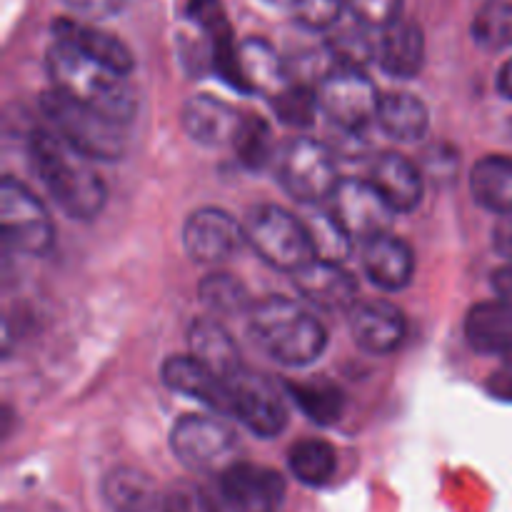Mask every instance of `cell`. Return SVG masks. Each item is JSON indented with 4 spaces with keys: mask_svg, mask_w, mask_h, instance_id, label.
I'll return each instance as SVG.
<instances>
[{
    "mask_svg": "<svg viewBox=\"0 0 512 512\" xmlns=\"http://www.w3.org/2000/svg\"><path fill=\"white\" fill-rule=\"evenodd\" d=\"M28 158L45 193L70 220L88 223L98 218L108 200V188L93 168V160L70 148L50 128H40L30 135Z\"/></svg>",
    "mask_w": 512,
    "mask_h": 512,
    "instance_id": "1",
    "label": "cell"
},
{
    "mask_svg": "<svg viewBox=\"0 0 512 512\" xmlns=\"http://www.w3.org/2000/svg\"><path fill=\"white\" fill-rule=\"evenodd\" d=\"M45 68L53 80V90L68 95L75 103L98 110L123 125L135 118L138 98L133 85L128 83V75L95 63L93 58L60 40H55L45 53Z\"/></svg>",
    "mask_w": 512,
    "mask_h": 512,
    "instance_id": "2",
    "label": "cell"
},
{
    "mask_svg": "<svg viewBox=\"0 0 512 512\" xmlns=\"http://www.w3.org/2000/svg\"><path fill=\"white\" fill-rule=\"evenodd\" d=\"M248 328L255 345L285 368H308L328 348L323 320L290 298L260 300L250 308Z\"/></svg>",
    "mask_w": 512,
    "mask_h": 512,
    "instance_id": "3",
    "label": "cell"
},
{
    "mask_svg": "<svg viewBox=\"0 0 512 512\" xmlns=\"http://www.w3.org/2000/svg\"><path fill=\"white\" fill-rule=\"evenodd\" d=\"M40 110L50 123V130L93 163H115L128 150L123 123L75 103L58 90H50L40 98Z\"/></svg>",
    "mask_w": 512,
    "mask_h": 512,
    "instance_id": "4",
    "label": "cell"
},
{
    "mask_svg": "<svg viewBox=\"0 0 512 512\" xmlns=\"http://www.w3.org/2000/svg\"><path fill=\"white\" fill-rule=\"evenodd\" d=\"M275 173L285 193L303 205L330 200L343 183L333 150L313 138H290L280 145L275 155Z\"/></svg>",
    "mask_w": 512,
    "mask_h": 512,
    "instance_id": "5",
    "label": "cell"
},
{
    "mask_svg": "<svg viewBox=\"0 0 512 512\" xmlns=\"http://www.w3.org/2000/svg\"><path fill=\"white\" fill-rule=\"evenodd\" d=\"M243 230L245 243H250L270 268L295 275L315 260L303 220L278 205H258L250 210Z\"/></svg>",
    "mask_w": 512,
    "mask_h": 512,
    "instance_id": "6",
    "label": "cell"
},
{
    "mask_svg": "<svg viewBox=\"0 0 512 512\" xmlns=\"http://www.w3.org/2000/svg\"><path fill=\"white\" fill-rule=\"evenodd\" d=\"M170 448L178 463L200 475H215L238 463L240 440L233 425L213 415H185L173 425Z\"/></svg>",
    "mask_w": 512,
    "mask_h": 512,
    "instance_id": "7",
    "label": "cell"
},
{
    "mask_svg": "<svg viewBox=\"0 0 512 512\" xmlns=\"http://www.w3.org/2000/svg\"><path fill=\"white\" fill-rule=\"evenodd\" d=\"M315 90L320 113L345 133H360L378 118V88L363 70L330 68Z\"/></svg>",
    "mask_w": 512,
    "mask_h": 512,
    "instance_id": "8",
    "label": "cell"
},
{
    "mask_svg": "<svg viewBox=\"0 0 512 512\" xmlns=\"http://www.w3.org/2000/svg\"><path fill=\"white\" fill-rule=\"evenodd\" d=\"M210 512H278L285 483L275 470L255 463H235L205 490Z\"/></svg>",
    "mask_w": 512,
    "mask_h": 512,
    "instance_id": "9",
    "label": "cell"
},
{
    "mask_svg": "<svg viewBox=\"0 0 512 512\" xmlns=\"http://www.w3.org/2000/svg\"><path fill=\"white\" fill-rule=\"evenodd\" d=\"M0 230L5 245L18 253L40 258L53 248L55 228L48 210L15 178H3L0 185Z\"/></svg>",
    "mask_w": 512,
    "mask_h": 512,
    "instance_id": "10",
    "label": "cell"
},
{
    "mask_svg": "<svg viewBox=\"0 0 512 512\" xmlns=\"http://www.w3.org/2000/svg\"><path fill=\"white\" fill-rule=\"evenodd\" d=\"M230 415L258 438H275L288 425V408L280 390L265 375L243 368L228 380Z\"/></svg>",
    "mask_w": 512,
    "mask_h": 512,
    "instance_id": "11",
    "label": "cell"
},
{
    "mask_svg": "<svg viewBox=\"0 0 512 512\" xmlns=\"http://www.w3.org/2000/svg\"><path fill=\"white\" fill-rule=\"evenodd\" d=\"M330 213L350 238L363 243L388 235L395 215L368 180H343L330 198Z\"/></svg>",
    "mask_w": 512,
    "mask_h": 512,
    "instance_id": "12",
    "label": "cell"
},
{
    "mask_svg": "<svg viewBox=\"0 0 512 512\" xmlns=\"http://www.w3.org/2000/svg\"><path fill=\"white\" fill-rule=\"evenodd\" d=\"M245 243V230L238 220L220 208H200L185 220L183 248L193 263L218 265L233 258Z\"/></svg>",
    "mask_w": 512,
    "mask_h": 512,
    "instance_id": "13",
    "label": "cell"
},
{
    "mask_svg": "<svg viewBox=\"0 0 512 512\" xmlns=\"http://www.w3.org/2000/svg\"><path fill=\"white\" fill-rule=\"evenodd\" d=\"M245 115H240L225 100L215 95H193L180 110V125L193 143L203 148H225L233 145Z\"/></svg>",
    "mask_w": 512,
    "mask_h": 512,
    "instance_id": "14",
    "label": "cell"
},
{
    "mask_svg": "<svg viewBox=\"0 0 512 512\" xmlns=\"http://www.w3.org/2000/svg\"><path fill=\"white\" fill-rule=\"evenodd\" d=\"M350 333L365 353L390 355L405 340V315L388 300H365L350 313Z\"/></svg>",
    "mask_w": 512,
    "mask_h": 512,
    "instance_id": "15",
    "label": "cell"
},
{
    "mask_svg": "<svg viewBox=\"0 0 512 512\" xmlns=\"http://www.w3.org/2000/svg\"><path fill=\"white\" fill-rule=\"evenodd\" d=\"M160 380L173 393L198 400V403L208 405L210 410L220 415H230L228 380L210 373L205 365H200L190 355H170L163 368H160Z\"/></svg>",
    "mask_w": 512,
    "mask_h": 512,
    "instance_id": "16",
    "label": "cell"
},
{
    "mask_svg": "<svg viewBox=\"0 0 512 512\" xmlns=\"http://www.w3.org/2000/svg\"><path fill=\"white\" fill-rule=\"evenodd\" d=\"M293 285L315 308L353 310L358 305V280L340 265L313 260L293 275Z\"/></svg>",
    "mask_w": 512,
    "mask_h": 512,
    "instance_id": "17",
    "label": "cell"
},
{
    "mask_svg": "<svg viewBox=\"0 0 512 512\" xmlns=\"http://www.w3.org/2000/svg\"><path fill=\"white\" fill-rule=\"evenodd\" d=\"M368 183L378 190L395 215L413 213L423 203V175L413 160L400 153H383L375 158Z\"/></svg>",
    "mask_w": 512,
    "mask_h": 512,
    "instance_id": "18",
    "label": "cell"
},
{
    "mask_svg": "<svg viewBox=\"0 0 512 512\" xmlns=\"http://www.w3.org/2000/svg\"><path fill=\"white\" fill-rule=\"evenodd\" d=\"M53 35L60 43L73 45L83 55L93 58L95 63L115 70L120 75H128L135 68V58L128 45L118 40L115 35L95 28V25L80 23L73 18H60L53 23Z\"/></svg>",
    "mask_w": 512,
    "mask_h": 512,
    "instance_id": "19",
    "label": "cell"
},
{
    "mask_svg": "<svg viewBox=\"0 0 512 512\" xmlns=\"http://www.w3.org/2000/svg\"><path fill=\"white\" fill-rule=\"evenodd\" d=\"M363 270L373 285L388 293L408 288L415 275V253L403 238L380 235L365 243Z\"/></svg>",
    "mask_w": 512,
    "mask_h": 512,
    "instance_id": "20",
    "label": "cell"
},
{
    "mask_svg": "<svg viewBox=\"0 0 512 512\" xmlns=\"http://www.w3.org/2000/svg\"><path fill=\"white\" fill-rule=\"evenodd\" d=\"M465 340L480 355L512 360V303L495 298L470 308L465 318Z\"/></svg>",
    "mask_w": 512,
    "mask_h": 512,
    "instance_id": "21",
    "label": "cell"
},
{
    "mask_svg": "<svg viewBox=\"0 0 512 512\" xmlns=\"http://www.w3.org/2000/svg\"><path fill=\"white\" fill-rule=\"evenodd\" d=\"M238 75L243 93H260L268 100L290 83L283 60L263 38H245L238 43Z\"/></svg>",
    "mask_w": 512,
    "mask_h": 512,
    "instance_id": "22",
    "label": "cell"
},
{
    "mask_svg": "<svg viewBox=\"0 0 512 512\" xmlns=\"http://www.w3.org/2000/svg\"><path fill=\"white\" fill-rule=\"evenodd\" d=\"M380 68L390 78L410 80L423 70L425 65V35L415 20H403L383 30L378 40Z\"/></svg>",
    "mask_w": 512,
    "mask_h": 512,
    "instance_id": "23",
    "label": "cell"
},
{
    "mask_svg": "<svg viewBox=\"0 0 512 512\" xmlns=\"http://www.w3.org/2000/svg\"><path fill=\"white\" fill-rule=\"evenodd\" d=\"M103 498L113 512H168V493L138 468H115L105 475Z\"/></svg>",
    "mask_w": 512,
    "mask_h": 512,
    "instance_id": "24",
    "label": "cell"
},
{
    "mask_svg": "<svg viewBox=\"0 0 512 512\" xmlns=\"http://www.w3.org/2000/svg\"><path fill=\"white\" fill-rule=\"evenodd\" d=\"M188 345L190 358L198 360L200 365H205V368H208L210 373L218 375V378L230 380L243 370L238 345H235L233 335H230L218 320H195V323L190 325Z\"/></svg>",
    "mask_w": 512,
    "mask_h": 512,
    "instance_id": "25",
    "label": "cell"
},
{
    "mask_svg": "<svg viewBox=\"0 0 512 512\" xmlns=\"http://www.w3.org/2000/svg\"><path fill=\"white\" fill-rule=\"evenodd\" d=\"M470 193L480 208L512 218V160L505 155H488L470 170Z\"/></svg>",
    "mask_w": 512,
    "mask_h": 512,
    "instance_id": "26",
    "label": "cell"
},
{
    "mask_svg": "<svg viewBox=\"0 0 512 512\" xmlns=\"http://www.w3.org/2000/svg\"><path fill=\"white\" fill-rule=\"evenodd\" d=\"M378 125L385 135L403 143L425 138L430 128L428 105L410 93H388L380 98Z\"/></svg>",
    "mask_w": 512,
    "mask_h": 512,
    "instance_id": "27",
    "label": "cell"
},
{
    "mask_svg": "<svg viewBox=\"0 0 512 512\" xmlns=\"http://www.w3.org/2000/svg\"><path fill=\"white\" fill-rule=\"evenodd\" d=\"M290 473L310 488H323L333 480L338 470V453L328 440L308 438L298 440L288 453Z\"/></svg>",
    "mask_w": 512,
    "mask_h": 512,
    "instance_id": "28",
    "label": "cell"
},
{
    "mask_svg": "<svg viewBox=\"0 0 512 512\" xmlns=\"http://www.w3.org/2000/svg\"><path fill=\"white\" fill-rule=\"evenodd\" d=\"M308 215L303 218L305 230H308L310 248H313L315 260L320 263L340 265L353 250V238L345 233L343 225L335 220V215L328 210H318L315 205H308Z\"/></svg>",
    "mask_w": 512,
    "mask_h": 512,
    "instance_id": "29",
    "label": "cell"
},
{
    "mask_svg": "<svg viewBox=\"0 0 512 512\" xmlns=\"http://www.w3.org/2000/svg\"><path fill=\"white\" fill-rule=\"evenodd\" d=\"M285 393L313 423L333 425L343 415V393L333 383L325 380L285 383Z\"/></svg>",
    "mask_w": 512,
    "mask_h": 512,
    "instance_id": "30",
    "label": "cell"
},
{
    "mask_svg": "<svg viewBox=\"0 0 512 512\" xmlns=\"http://www.w3.org/2000/svg\"><path fill=\"white\" fill-rule=\"evenodd\" d=\"M233 148L238 153L240 163L248 170H263L278 155L273 128L258 115H245Z\"/></svg>",
    "mask_w": 512,
    "mask_h": 512,
    "instance_id": "31",
    "label": "cell"
},
{
    "mask_svg": "<svg viewBox=\"0 0 512 512\" xmlns=\"http://www.w3.org/2000/svg\"><path fill=\"white\" fill-rule=\"evenodd\" d=\"M270 108L290 128H310L320 113L318 90H313L305 83H295L290 80L278 95L270 98Z\"/></svg>",
    "mask_w": 512,
    "mask_h": 512,
    "instance_id": "32",
    "label": "cell"
},
{
    "mask_svg": "<svg viewBox=\"0 0 512 512\" xmlns=\"http://www.w3.org/2000/svg\"><path fill=\"white\" fill-rule=\"evenodd\" d=\"M473 38L485 50L512 45V0H485L473 20Z\"/></svg>",
    "mask_w": 512,
    "mask_h": 512,
    "instance_id": "33",
    "label": "cell"
},
{
    "mask_svg": "<svg viewBox=\"0 0 512 512\" xmlns=\"http://www.w3.org/2000/svg\"><path fill=\"white\" fill-rule=\"evenodd\" d=\"M200 303L215 315H238L248 308V290L238 278L228 273H213L200 280L198 285Z\"/></svg>",
    "mask_w": 512,
    "mask_h": 512,
    "instance_id": "34",
    "label": "cell"
},
{
    "mask_svg": "<svg viewBox=\"0 0 512 512\" xmlns=\"http://www.w3.org/2000/svg\"><path fill=\"white\" fill-rule=\"evenodd\" d=\"M328 55L333 68H355L360 70L365 63L378 58V43L370 38V30L363 25L340 30L328 43Z\"/></svg>",
    "mask_w": 512,
    "mask_h": 512,
    "instance_id": "35",
    "label": "cell"
},
{
    "mask_svg": "<svg viewBox=\"0 0 512 512\" xmlns=\"http://www.w3.org/2000/svg\"><path fill=\"white\" fill-rule=\"evenodd\" d=\"M348 10L363 28L388 30L400 20L403 0H348Z\"/></svg>",
    "mask_w": 512,
    "mask_h": 512,
    "instance_id": "36",
    "label": "cell"
},
{
    "mask_svg": "<svg viewBox=\"0 0 512 512\" xmlns=\"http://www.w3.org/2000/svg\"><path fill=\"white\" fill-rule=\"evenodd\" d=\"M295 20L308 30H330L343 15V0H290Z\"/></svg>",
    "mask_w": 512,
    "mask_h": 512,
    "instance_id": "37",
    "label": "cell"
},
{
    "mask_svg": "<svg viewBox=\"0 0 512 512\" xmlns=\"http://www.w3.org/2000/svg\"><path fill=\"white\" fill-rule=\"evenodd\" d=\"M185 15H188L190 23H193L200 33L208 35L210 40L233 33L220 0H188Z\"/></svg>",
    "mask_w": 512,
    "mask_h": 512,
    "instance_id": "38",
    "label": "cell"
},
{
    "mask_svg": "<svg viewBox=\"0 0 512 512\" xmlns=\"http://www.w3.org/2000/svg\"><path fill=\"white\" fill-rule=\"evenodd\" d=\"M78 18L105 20L118 15L128 5V0H63Z\"/></svg>",
    "mask_w": 512,
    "mask_h": 512,
    "instance_id": "39",
    "label": "cell"
},
{
    "mask_svg": "<svg viewBox=\"0 0 512 512\" xmlns=\"http://www.w3.org/2000/svg\"><path fill=\"white\" fill-rule=\"evenodd\" d=\"M488 393L493 398L505 400V403H512V360H505V365L500 370H495L488 380Z\"/></svg>",
    "mask_w": 512,
    "mask_h": 512,
    "instance_id": "40",
    "label": "cell"
},
{
    "mask_svg": "<svg viewBox=\"0 0 512 512\" xmlns=\"http://www.w3.org/2000/svg\"><path fill=\"white\" fill-rule=\"evenodd\" d=\"M493 248L500 258L510 260L512 263V218H503L498 223L493 235Z\"/></svg>",
    "mask_w": 512,
    "mask_h": 512,
    "instance_id": "41",
    "label": "cell"
},
{
    "mask_svg": "<svg viewBox=\"0 0 512 512\" xmlns=\"http://www.w3.org/2000/svg\"><path fill=\"white\" fill-rule=\"evenodd\" d=\"M493 290L498 298L510 300L512 303V263L505 268H498L493 273Z\"/></svg>",
    "mask_w": 512,
    "mask_h": 512,
    "instance_id": "42",
    "label": "cell"
},
{
    "mask_svg": "<svg viewBox=\"0 0 512 512\" xmlns=\"http://www.w3.org/2000/svg\"><path fill=\"white\" fill-rule=\"evenodd\" d=\"M498 90H500V95H503V98L512 100V58L505 60V65L500 68Z\"/></svg>",
    "mask_w": 512,
    "mask_h": 512,
    "instance_id": "43",
    "label": "cell"
}]
</instances>
